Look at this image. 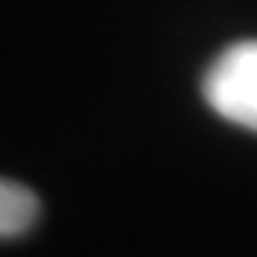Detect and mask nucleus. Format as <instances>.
<instances>
[{"label": "nucleus", "instance_id": "f257e3e1", "mask_svg": "<svg viewBox=\"0 0 257 257\" xmlns=\"http://www.w3.org/2000/svg\"><path fill=\"white\" fill-rule=\"evenodd\" d=\"M203 97L214 114L257 132V40L223 49L203 74Z\"/></svg>", "mask_w": 257, "mask_h": 257}, {"label": "nucleus", "instance_id": "f03ea898", "mask_svg": "<svg viewBox=\"0 0 257 257\" xmlns=\"http://www.w3.org/2000/svg\"><path fill=\"white\" fill-rule=\"evenodd\" d=\"M37 214H40L37 194L18 180L0 177V240L29 231L35 226Z\"/></svg>", "mask_w": 257, "mask_h": 257}]
</instances>
